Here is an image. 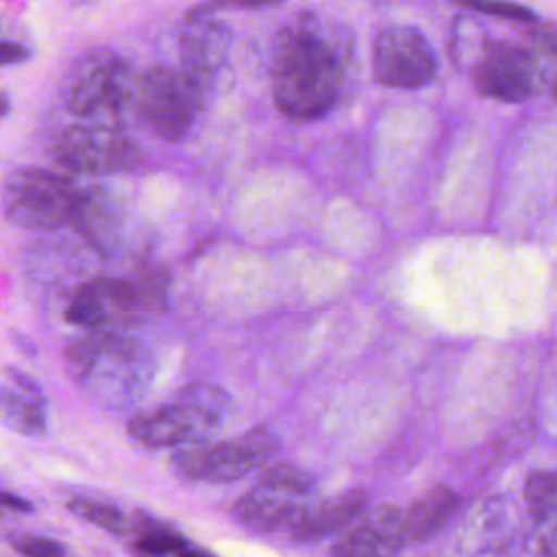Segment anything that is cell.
<instances>
[{
	"mask_svg": "<svg viewBox=\"0 0 557 557\" xmlns=\"http://www.w3.org/2000/svg\"><path fill=\"white\" fill-rule=\"evenodd\" d=\"M344 65L337 50L311 26L283 33L272 65L276 107L296 122L326 115L342 91Z\"/></svg>",
	"mask_w": 557,
	"mask_h": 557,
	"instance_id": "cell-1",
	"label": "cell"
},
{
	"mask_svg": "<svg viewBox=\"0 0 557 557\" xmlns=\"http://www.w3.org/2000/svg\"><path fill=\"white\" fill-rule=\"evenodd\" d=\"M67 366L81 387L115 407L135 403L154 374L148 348L117 331H89L72 342Z\"/></svg>",
	"mask_w": 557,
	"mask_h": 557,
	"instance_id": "cell-2",
	"label": "cell"
},
{
	"mask_svg": "<svg viewBox=\"0 0 557 557\" xmlns=\"http://www.w3.org/2000/svg\"><path fill=\"white\" fill-rule=\"evenodd\" d=\"M165 274L141 268L131 276H96L74 289L65 318L89 331H113L154 313L165 302Z\"/></svg>",
	"mask_w": 557,
	"mask_h": 557,
	"instance_id": "cell-3",
	"label": "cell"
},
{
	"mask_svg": "<svg viewBox=\"0 0 557 557\" xmlns=\"http://www.w3.org/2000/svg\"><path fill=\"white\" fill-rule=\"evenodd\" d=\"M137 83L126 59L111 50H94L76 65L65 102L89 124L115 128L135 107Z\"/></svg>",
	"mask_w": 557,
	"mask_h": 557,
	"instance_id": "cell-4",
	"label": "cell"
},
{
	"mask_svg": "<svg viewBox=\"0 0 557 557\" xmlns=\"http://www.w3.org/2000/svg\"><path fill=\"white\" fill-rule=\"evenodd\" d=\"M226 398L209 385H187L176 400L141 411L128 422V433L146 448L200 444L220 422Z\"/></svg>",
	"mask_w": 557,
	"mask_h": 557,
	"instance_id": "cell-5",
	"label": "cell"
},
{
	"mask_svg": "<svg viewBox=\"0 0 557 557\" xmlns=\"http://www.w3.org/2000/svg\"><path fill=\"white\" fill-rule=\"evenodd\" d=\"M85 194L52 170L24 168L4 187V213L22 228L54 231L78 222Z\"/></svg>",
	"mask_w": 557,
	"mask_h": 557,
	"instance_id": "cell-6",
	"label": "cell"
},
{
	"mask_svg": "<svg viewBox=\"0 0 557 557\" xmlns=\"http://www.w3.org/2000/svg\"><path fill=\"white\" fill-rule=\"evenodd\" d=\"M205 85L183 67L157 65L139 76L135 111L163 141H178L202 109Z\"/></svg>",
	"mask_w": 557,
	"mask_h": 557,
	"instance_id": "cell-7",
	"label": "cell"
},
{
	"mask_svg": "<svg viewBox=\"0 0 557 557\" xmlns=\"http://www.w3.org/2000/svg\"><path fill=\"white\" fill-rule=\"evenodd\" d=\"M50 152L59 165L91 176L126 174L141 163V152L131 137L96 124L61 128L50 141Z\"/></svg>",
	"mask_w": 557,
	"mask_h": 557,
	"instance_id": "cell-8",
	"label": "cell"
},
{
	"mask_svg": "<svg viewBox=\"0 0 557 557\" xmlns=\"http://www.w3.org/2000/svg\"><path fill=\"white\" fill-rule=\"evenodd\" d=\"M276 446L278 442L274 433L259 426L233 440L185 446L174 457V468L178 474L191 481L226 483L263 466L274 455Z\"/></svg>",
	"mask_w": 557,
	"mask_h": 557,
	"instance_id": "cell-9",
	"label": "cell"
},
{
	"mask_svg": "<svg viewBox=\"0 0 557 557\" xmlns=\"http://www.w3.org/2000/svg\"><path fill=\"white\" fill-rule=\"evenodd\" d=\"M313 492V479L289 463L265 470L259 483L235 503V518L259 533L289 527L307 507L305 498Z\"/></svg>",
	"mask_w": 557,
	"mask_h": 557,
	"instance_id": "cell-10",
	"label": "cell"
},
{
	"mask_svg": "<svg viewBox=\"0 0 557 557\" xmlns=\"http://www.w3.org/2000/svg\"><path fill=\"white\" fill-rule=\"evenodd\" d=\"M372 72L385 87L416 89L433 81L437 57L418 28L389 26L372 44Z\"/></svg>",
	"mask_w": 557,
	"mask_h": 557,
	"instance_id": "cell-11",
	"label": "cell"
},
{
	"mask_svg": "<svg viewBox=\"0 0 557 557\" xmlns=\"http://www.w3.org/2000/svg\"><path fill=\"white\" fill-rule=\"evenodd\" d=\"M474 89L492 100L520 102L540 87V70L531 52L511 44H487L472 67Z\"/></svg>",
	"mask_w": 557,
	"mask_h": 557,
	"instance_id": "cell-12",
	"label": "cell"
},
{
	"mask_svg": "<svg viewBox=\"0 0 557 557\" xmlns=\"http://www.w3.org/2000/svg\"><path fill=\"white\" fill-rule=\"evenodd\" d=\"M405 546L400 509L383 505L370 509L359 524L344 533L331 548L333 557H394Z\"/></svg>",
	"mask_w": 557,
	"mask_h": 557,
	"instance_id": "cell-13",
	"label": "cell"
},
{
	"mask_svg": "<svg viewBox=\"0 0 557 557\" xmlns=\"http://www.w3.org/2000/svg\"><path fill=\"white\" fill-rule=\"evenodd\" d=\"M368 494L363 490H348L337 496L324 498L311 507H305L296 520L287 527L289 535L296 542H318L324 540L344 527H348L355 518L366 509Z\"/></svg>",
	"mask_w": 557,
	"mask_h": 557,
	"instance_id": "cell-14",
	"label": "cell"
},
{
	"mask_svg": "<svg viewBox=\"0 0 557 557\" xmlns=\"http://www.w3.org/2000/svg\"><path fill=\"white\" fill-rule=\"evenodd\" d=\"M228 50V28L213 17L187 20L181 37V61L194 78L205 87L207 81L218 72Z\"/></svg>",
	"mask_w": 557,
	"mask_h": 557,
	"instance_id": "cell-15",
	"label": "cell"
},
{
	"mask_svg": "<svg viewBox=\"0 0 557 557\" xmlns=\"http://www.w3.org/2000/svg\"><path fill=\"white\" fill-rule=\"evenodd\" d=\"M2 420L24 435L46 431V398L37 383L15 368H4L2 374Z\"/></svg>",
	"mask_w": 557,
	"mask_h": 557,
	"instance_id": "cell-16",
	"label": "cell"
},
{
	"mask_svg": "<svg viewBox=\"0 0 557 557\" xmlns=\"http://www.w3.org/2000/svg\"><path fill=\"white\" fill-rule=\"evenodd\" d=\"M455 507V494L448 487H433L400 511V531L405 546L431 537L448 520Z\"/></svg>",
	"mask_w": 557,
	"mask_h": 557,
	"instance_id": "cell-17",
	"label": "cell"
},
{
	"mask_svg": "<svg viewBox=\"0 0 557 557\" xmlns=\"http://www.w3.org/2000/svg\"><path fill=\"white\" fill-rule=\"evenodd\" d=\"M187 542L183 535H178L174 529L161 524V522H144L139 533L135 535V546L139 553L150 557H165L174 555L185 546Z\"/></svg>",
	"mask_w": 557,
	"mask_h": 557,
	"instance_id": "cell-18",
	"label": "cell"
},
{
	"mask_svg": "<svg viewBox=\"0 0 557 557\" xmlns=\"http://www.w3.org/2000/svg\"><path fill=\"white\" fill-rule=\"evenodd\" d=\"M527 500L540 522L557 529V474H533L527 483Z\"/></svg>",
	"mask_w": 557,
	"mask_h": 557,
	"instance_id": "cell-19",
	"label": "cell"
},
{
	"mask_svg": "<svg viewBox=\"0 0 557 557\" xmlns=\"http://www.w3.org/2000/svg\"><path fill=\"white\" fill-rule=\"evenodd\" d=\"M67 507L83 518L89 524H96L109 533H124L126 531V518L122 516L120 509L107 503H98L91 498H72Z\"/></svg>",
	"mask_w": 557,
	"mask_h": 557,
	"instance_id": "cell-20",
	"label": "cell"
},
{
	"mask_svg": "<svg viewBox=\"0 0 557 557\" xmlns=\"http://www.w3.org/2000/svg\"><path fill=\"white\" fill-rule=\"evenodd\" d=\"M461 9H470L476 13H485V15H494V17H503V20H513V22H535V15L531 9L516 4V2H507V0H448Z\"/></svg>",
	"mask_w": 557,
	"mask_h": 557,
	"instance_id": "cell-21",
	"label": "cell"
},
{
	"mask_svg": "<svg viewBox=\"0 0 557 557\" xmlns=\"http://www.w3.org/2000/svg\"><path fill=\"white\" fill-rule=\"evenodd\" d=\"M11 546L24 557H63L65 553L61 542L44 535H30V533L13 535Z\"/></svg>",
	"mask_w": 557,
	"mask_h": 557,
	"instance_id": "cell-22",
	"label": "cell"
},
{
	"mask_svg": "<svg viewBox=\"0 0 557 557\" xmlns=\"http://www.w3.org/2000/svg\"><path fill=\"white\" fill-rule=\"evenodd\" d=\"M278 2H283V0H202L187 11V20L213 17V13L226 11V9H261V7H272Z\"/></svg>",
	"mask_w": 557,
	"mask_h": 557,
	"instance_id": "cell-23",
	"label": "cell"
},
{
	"mask_svg": "<svg viewBox=\"0 0 557 557\" xmlns=\"http://www.w3.org/2000/svg\"><path fill=\"white\" fill-rule=\"evenodd\" d=\"M535 46L548 54H557V26H540L533 33Z\"/></svg>",
	"mask_w": 557,
	"mask_h": 557,
	"instance_id": "cell-24",
	"label": "cell"
},
{
	"mask_svg": "<svg viewBox=\"0 0 557 557\" xmlns=\"http://www.w3.org/2000/svg\"><path fill=\"white\" fill-rule=\"evenodd\" d=\"M28 59V50L22 44L15 41H2V63L4 65H13V63H22Z\"/></svg>",
	"mask_w": 557,
	"mask_h": 557,
	"instance_id": "cell-25",
	"label": "cell"
},
{
	"mask_svg": "<svg viewBox=\"0 0 557 557\" xmlns=\"http://www.w3.org/2000/svg\"><path fill=\"white\" fill-rule=\"evenodd\" d=\"M2 500H4V507H9V509H20V511H28V509H30V505H28L26 500L13 496L11 492H4V494H2Z\"/></svg>",
	"mask_w": 557,
	"mask_h": 557,
	"instance_id": "cell-26",
	"label": "cell"
},
{
	"mask_svg": "<svg viewBox=\"0 0 557 557\" xmlns=\"http://www.w3.org/2000/svg\"><path fill=\"white\" fill-rule=\"evenodd\" d=\"M176 557H213L209 550H205V548H200V546H191V544H185L178 553H176Z\"/></svg>",
	"mask_w": 557,
	"mask_h": 557,
	"instance_id": "cell-27",
	"label": "cell"
},
{
	"mask_svg": "<svg viewBox=\"0 0 557 557\" xmlns=\"http://www.w3.org/2000/svg\"><path fill=\"white\" fill-rule=\"evenodd\" d=\"M555 96H557V81H555Z\"/></svg>",
	"mask_w": 557,
	"mask_h": 557,
	"instance_id": "cell-28",
	"label": "cell"
}]
</instances>
